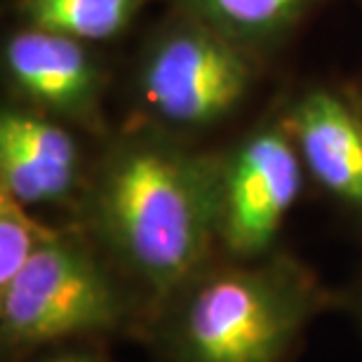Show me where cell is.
<instances>
[{
  "instance_id": "obj_3",
  "label": "cell",
  "mask_w": 362,
  "mask_h": 362,
  "mask_svg": "<svg viewBox=\"0 0 362 362\" xmlns=\"http://www.w3.org/2000/svg\"><path fill=\"white\" fill-rule=\"evenodd\" d=\"M257 52L202 21L172 12L144 42L134 92L146 125L202 132L230 118L257 81Z\"/></svg>"
},
{
  "instance_id": "obj_5",
  "label": "cell",
  "mask_w": 362,
  "mask_h": 362,
  "mask_svg": "<svg viewBox=\"0 0 362 362\" xmlns=\"http://www.w3.org/2000/svg\"><path fill=\"white\" fill-rule=\"evenodd\" d=\"M301 153L282 115L252 127L214 158L216 240L238 262L273 250L303 188Z\"/></svg>"
},
{
  "instance_id": "obj_4",
  "label": "cell",
  "mask_w": 362,
  "mask_h": 362,
  "mask_svg": "<svg viewBox=\"0 0 362 362\" xmlns=\"http://www.w3.org/2000/svg\"><path fill=\"white\" fill-rule=\"evenodd\" d=\"M122 299L101 259L74 235L54 233L0 287V337L7 349H35L108 332Z\"/></svg>"
},
{
  "instance_id": "obj_9",
  "label": "cell",
  "mask_w": 362,
  "mask_h": 362,
  "mask_svg": "<svg viewBox=\"0 0 362 362\" xmlns=\"http://www.w3.org/2000/svg\"><path fill=\"white\" fill-rule=\"evenodd\" d=\"M172 10L212 26L252 52L287 38L325 0H170Z\"/></svg>"
},
{
  "instance_id": "obj_7",
  "label": "cell",
  "mask_w": 362,
  "mask_h": 362,
  "mask_svg": "<svg viewBox=\"0 0 362 362\" xmlns=\"http://www.w3.org/2000/svg\"><path fill=\"white\" fill-rule=\"evenodd\" d=\"M83 188V156L66 122L26 108L0 113V191L35 207L66 205Z\"/></svg>"
},
{
  "instance_id": "obj_2",
  "label": "cell",
  "mask_w": 362,
  "mask_h": 362,
  "mask_svg": "<svg viewBox=\"0 0 362 362\" xmlns=\"http://www.w3.org/2000/svg\"><path fill=\"white\" fill-rule=\"evenodd\" d=\"M313 306V285L289 259L205 269L184 289L172 329L175 358L282 362Z\"/></svg>"
},
{
  "instance_id": "obj_1",
  "label": "cell",
  "mask_w": 362,
  "mask_h": 362,
  "mask_svg": "<svg viewBox=\"0 0 362 362\" xmlns=\"http://www.w3.org/2000/svg\"><path fill=\"white\" fill-rule=\"evenodd\" d=\"M85 205L108 255L158 296L184 292L219 243L214 158L153 125L111 141Z\"/></svg>"
},
{
  "instance_id": "obj_8",
  "label": "cell",
  "mask_w": 362,
  "mask_h": 362,
  "mask_svg": "<svg viewBox=\"0 0 362 362\" xmlns=\"http://www.w3.org/2000/svg\"><path fill=\"white\" fill-rule=\"evenodd\" d=\"M280 115L306 175L332 198L362 212V101L332 88H308Z\"/></svg>"
},
{
  "instance_id": "obj_6",
  "label": "cell",
  "mask_w": 362,
  "mask_h": 362,
  "mask_svg": "<svg viewBox=\"0 0 362 362\" xmlns=\"http://www.w3.org/2000/svg\"><path fill=\"white\" fill-rule=\"evenodd\" d=\"M3 78L21 106L90 132L104 125L106 71L88 42L21 24L3 42Z\"/></svg>"
},
{
  "instance_id": "obj_12",
  "label": "cell",
  "mask_w": 362,
  "mask_h": 362,
  "mask_svg": "<svg viewBox=\"0 0 362 362\" xmlns=\"http://www.w3.org/2000/svg\"><path fill=\"white\" fill-rule=\"evenodd\" d=\"M40 362H104V358L85 349H66V351L52 353V356H47Z\"/></svg>"
},
{
  "instance_id": "obj_13",
  "label": "cell",
  "mask_w": 362,
  "mask_h": 362,
  "mask_svg": "<svg viewBox=\"0 0 362 362\" xmlns=\"http://www.w3.org/2000/svg\"><path fill=\"white\" fill-rule=\"evenodd\" d=\"M360 101H362V99H360Z\"/></svg>"
},
{
  "instance_id": "obj_11",
  "label": "cell",
  "mask_w": 362,
  "mask_h": 362,
  "mask_svg": "<svg viewBox=\"0 0 362 362\" xmlns=\"http://www.w3.org/2000/svg\"><path fill=\"white\" fill-rule=\"evenodd\" d=\"M54 233L57 230L35 219L33 209L0 191V287L24 269Z\"/></svg>"
},
{
  "instance_id": "obj_10",
  "label": "cell",
  "mask_w": 362,
  "mask_h": 362,
  "mask_svg": "<svg viewBox=\"0 0 362 362\" xmlns=\"http://www.w3.org/2000/svg\"><path fill=\"white\" fill-rule=\"evenodd\" d=\"M146 0H14L19 24L45 28L88 45L129 31Z\"/></svg>"
}]
</instances>
